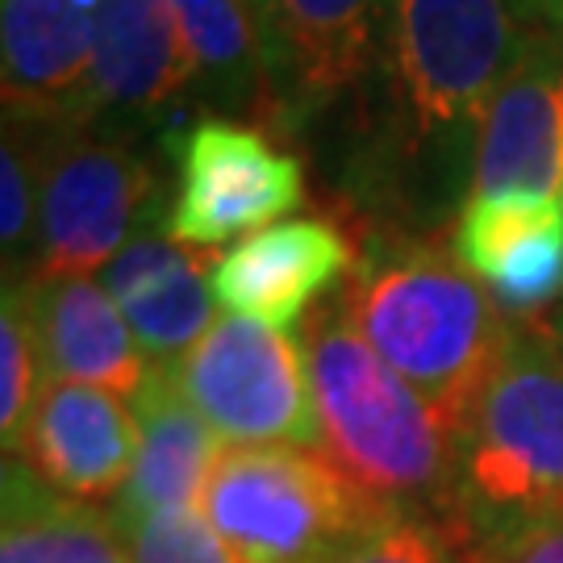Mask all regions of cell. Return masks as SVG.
Wrapping results in <instances>:
<instances>
[{"mask_svg":"<svg viewBox=\"0 0 563 563\" xmlns=\"http://www.w3.org/2000/svg\"><path fill=\"white\" fill-rule=\"evenodd\" d=\"M325 460L405 518L451 526L455 434L426 397L363 339L346 297H325L301 325Z\"/></svg>","mask_w":563,"mask_h":563,"instance_id":"6da1fadb","label":"cell"},{"mask_svg":"<svg viewBox=\"0 0 563 563\" xmlns=\"http://www.w3.org/2000/svg\"><path fill=\"white\" fill-rule=\"evenodd\" d=\"M342 297L363 339L455 434L514 330L488 288L434 242H393L355 263Z\"/></svg>","mask_w":563,"mask_h":563,"instance_id":"7a4b0ae2","label":"cell"},{"mask_svg":"<svg viewBox=\"0 0 563 563\" xmlns=\"http://www.w3.org/2000/svg\"><path fill=\"white\" fill-rule=\"evenodd\" d=\"M551 514H563V346L522 322L455 430L451 534L481 543Z\"/></svg>","mask_w":563,"mask_h":563,"instance_id":"3957f363","label":"cell"},{"mask_svg":"<svg viewBox=\"0 0 563 563\" xmlns=\"http://www.w3.org/2000/svg\"><path fill=\"white\" fill-rule=\"evenodd\" d=\"M201 514L251 563H334L405 518L305 446H225Z\"/></svg>","mask_w":563,"mask_h":563,"instance_id":"277c9868","label":"cell"},{"mask_svg":"<svg viewBox=\"0 0 563 563\" xmlns=\"http://www.w3.org/2000/svg\"><path fill=\"white\" fill-rule=\"evenodd\" d=\"M530 38L518 0H397L393 80L418 139H463L481 125Z\"/></svg>","mask_w":563,"mask_h":563,"instance_id":"5b68a950","label":"cell"},{"mask_svg":"<svg viewBox=\"0 0 563 563\" xmlns=\"http://www.w3.org/2000/svg\"><path fill=\"white\" fill-rule=\"evenodd\" d=\"M172 372L225 446L322 443L301 342L276 325L225 313Z\"/></svg>","mask_w":563,"mask_h":563,"instance_id":"8992f818","label":"cell"},{"mask_svg":"<svg viewBox=\"0 0 563 563\" xmlns=\"http://www.w3.org/2000/svg\"><path fill=\"white\" fill-rule=\"evenodd\" d=\"M155 176L134 146L80 130L42 134L38 246L25 276H92L109 267L151 213Z\"/></svg>","mask_w":563,"mask_h":563,"instance_id":"52a82bcc","label":"cell"},{"mask_svg":"<svg viewBox=\"0 0 563 563\" xmlns=\"http://www.w3.org/2000/svg\"><path fill=\"white\" fill-rule=\"evenodd\" d=\"M180 184L167 209V239L213 251L239 234L276 225L305 201L301 163L255 125L201 118L180 142Z\"/></svg>","mask_w":563,"mask_h":563,"instance_id":"ba28073f","label":"cell"},{"mask_svg":"<svg viewBox=\"0 0 563 563\" xmlns=\"http://www.w3.org/2000/svg\"><path fill=\"white\" fill-rule=\"evenodd\" d=\"M263 51L267 118L301 121L376 67L397 0H246Z\"/></svg>","mask_w":563,"mask_h":563,"instance_id":"9c48e42d","label":"cell"},{"mask_svg":"<svg viewBox=\"0 0 563 563\" xmlns=\"http://www.w3.org/2000/svg\"><path fill=\"white\" fill-rule=\"evenodd\" d=\"M101 0H4V121L80 130L92 121Z\"/></svg>","mask_w":563,"mask_h":563,"instance_id":"30bf717a","label":"cell"},{"mask_svg":"<svg viewBox=\"0 0 563 563\" xmlns=\"http://www.w3.org/2000/svg\"><path fill=\"white\" fill-rule=\"evenodd\" d=\"M563 188V34L530 30L509 80L476 134L472 197H560Z\"/></svg>","mask_w":563,"mask_h":563,"instance_id":"8fae6325","label":"cell"},{"mask_svg":"<svg viewBox=\"0 0 563 563\" xmlns=\"http://www.w3.org/2000/svg\"><path fill=\"white\" fill-rule=\"evenodd\" d=\"M13 451L63 497L92 505L118 501L139 460V418L130 401L109 388L42 380Z\"/></svg>","mask_w":563,"mask_h":563,"instance_id":"7c38bea8","label":"cell"},{"mask_svg":"<svg viewBox=\"0 0 563 563\" xmlns=\"http://www.w3.org/2000/svg\"><path fill=\"white\" fill-rule=\"evenodd\" d=\"M355 272V242L334 218H288L234 242L213 263V297L239 318L292 325L325 288Z\"/></svg>","mask_w":563,"mask_h":563,"instance_id":"4fadbf2b","label":"cell"},{"mask_svg":"<svg viewBox=\"0 0 563 563\" xmlns=\"http://www.w3.org/2000/svg\"><path fill=\"white\" fill-rule=\"evenodd\" d=\"M455 260L488 288L505 318H530L563 297L560 197H472L455 225Z\"/></svg>","mask_w":563,"mask_h":563,"instance_id":"5bb4252c","label":"cell"},{"mask_svg":"<svg viewBox=\"0 0 563 563\" xmlns=\"http://www.w3.org/2000/svg\"><path fill=\"white\" fill-rule=\"evenodd\" d=\"M34 322L42 380H71L134 397L151 376L130 322L92 276H18Z\"/></svg>","mask_w":563,"mask_h":563,"instance_id":"9a60e30c","label":"cell"},{"mask_svg":"<svg viewBox=\"0 0 563 563\" xmlns=\"http://www.w3.org/2000/svg\"><path fill=\"white\" fill-rule=\"evenodd\" d=\"M213 263L201 246L139 234L104 267V288L155 367L180 363L213 330Z\"/></svg>","mask_w":563,"mask_h":563,"instance_id":"2e32d148","label":"cell"},{"mask_svg":"<svg viewBox=\"0 0 563 563\" xmlns=\"http://www.w3.org/2000/svg\"><path fill=\"white\" fill-rule=\"evenodd\" d=\"M197 92V63L172 0H101L92 121H146Z\"/></svg>","mask_w":563,"mask_h":563,"instance_id":"e0dca14e","label":"cell"},{"mask_svg":"<svg viewBox=\"0 0 563 563\" xmlns=\"http://www.w3.org/2000/svg\"><path fill=\"white\" fill-rule=\"evenodd\" d=\"M130 409L139 418V460H134L130 484L113 501V514L125 530L151 514L201 505L209 472L225 451L213 426L184 397L172 367L151 363V376L130 397Z\"/></svg>","mask_w":563,"mask_h":563,"instance_id":"ac0fdd59","label":"cell"},{"mask_svg":"<svg viewBox=\"0 0 563 563\" xmlns=\"http://www.w3.org/2000/svg\"><path fill=\"white\" fill-rule=\"evenodd\" d=\"M0 563H134V551L113 509L63 497L9 455L0 484Z\"/></svg>","mask_w":563,"mask_h":563,"instance_id":"d6986e66","label":"cell"},{"mask_svg":"<svg viewBox=\"0 0 563 563\" xmlns=\"http://www.w3.org/2000/svg\"><path fill=\"white\" fill-rule=\"evenodd\" d=\"M197 63V92L230 113H267V76L246 0H172Z\"/></svg>","mask_w":563,"mask_h":563,"instance_id":"ffe728a7","label":"cell"},{"mask_svg":"<svg viewBox=\"0 0 563 563\" xmlns=\"http://www.w3.org/2000/svg\"><path fill=\"white\" fill-rule=\"evenodd\" d=\"M42 134L38 125L4 121L0 146V242L9 276L30 267L38 246V180H42Z\"/></svg>","mask_w":563,"mask_h":563,"instance_id":"44dd1931","label":"cell"},{"mask_svg":"<svg viewBox=\"0 0 563 563\" xmlns=\"http://www.w3.org/2000/svg\"><path fill=\"white\" fill-rule=\"evenodd\" d=\"M42 393V360L34 342V322L25 309L21 284L4 280V309H0V434L4 451L18 446V434Z\"/></svg>","mask_w":563,"mask_h":563,"instance_id":"7402d4cb","label":"cell"},{"mask_svg":"<svg viewBox=\"0 0 563 563\" xmlns=\"http://www.w3.org/2000/svg\"><path fill=\"white\" fill-rule=\"evenodd\" d=\"M130 551H134V563H251L239 547L213 530L201 505L167 509L134 522Z\"/></svg>","mask_w":563,"mask_h":563,"instance_id":"603a6c76","label":"cell"},{"mask_svg":"<svg viewBox=\"0 0 563 563\" xmlns=\"http://www.w3.org/2000/svg\"><path fill=\"white\" fill-rule=\"evenodd\" d=\"M334 563H463L460 539L434 518H397Z\"/></svg>","mask_w":563,"mask_h":563,"instance_id":"cb8c5ba5","label":"cell"},{"mask_svg":"<svg viewBox=\"0 0 563 563\" xmlns=\"http://www.w3.org/2000/svg\"><path fill=\"white\" fill-rule=\"evenodd\" d=\"M463 563H563V514L514 526L505 534L460 543Z\"/></svg>","mask_w":563,"mask_h":563,"instance_id":"d4e9b609","label":"cell"},{"mask_svg":"<svg viewBox=\"0 0 563 563\" xmlns=\"http://www.w3.org/2000/svg\"><path fill=\"white\" fill-rule=\"evenodd\" d=\"M522 18L530 30H547V34H563V0H518Z\"/></svg>","mask_w":563,"mask_h":563,"instance_id":"484cf974","label":"cell"},{"mask_svg":"<svg viewBox=\"0 0 563 563\" xmlns=\"http://www.w3.org/2000/svg\"><path fill=\"white\" fill-rule=\"evenodd\" d=\"M543 325L551 330V339H555V342L563 346V305L555 309V313H551V322H543Z\"/></svg>","mask_w":563,"mask_h":563,"instance_id":"4316f807","label":"cell"}]
</instances>
